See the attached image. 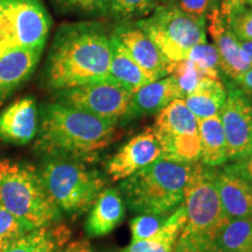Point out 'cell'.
I'll list each match as a JSON object with an SVG mask.
<instances>
[{"mask_svg": "<svg viewBox=\"0 0 252 252\" xmlns=\"http://www.w3.org/2000/svg\"><path fill=\"white\" fill-rule=\"evenodd\" d=\"M111 36L91 23L63 26L47 63V83L56 91L71 89L108 77Z\"/></svg>", "mask_w": 252, "mask_h": 252, "instance_id": "obj_1", "label": "cell"}, {"mask_svg": "<svg viewBox=\"0 0 252 252\" xmlns=\"http://www.w3.org/2000/svg\"><path fill=\"white\" fill-rule=\"evenodd\" d=\"M116 123L56 102L42 109L35 147L49 158L84 162L108 147L116 139Z\"/></svg>", "mask_w": 252, "mask_h": 252, "instance_id": "obj_2", "label": "cell"}, {"mask_svg": "<svg viewBox=\"0 0 252 252\" xmlns=\"http://www.w3.org/2000/svg\"><path fill=\"white\" fill-rule=\"evenodd\" d=\"M215 172L200 162L194 165L185 189L187 217L175 252H220V234L230 219L220 204Z\"/></svg>", "mask_w": 252, "mask_h": 252, "instance_id": "obj_3", "label": "cell"}, {"mask_svg": "<svg viewBox=\"0 0 252 252\" xmlns=\"http://www.w3.org/2000/svg\"><path fill=\"white\" fill-rule=\"evenodd\" d=\"M194 165L161 157L121 181L119 191L131 212L138 215H169L184 203Z\"/></svg>", "mask_w": 252, "mask_h": 252, "instance_id": "obj_4", "label": "cell"}, {"mask_svg": "<svg viewBox=\"0 0 252 252\" xmlns=\"http://www.w3.org/2000/svg\"><path fill=\"white\" fill-rule=\"evenodd\" d=\"M0 207L32 229L54 224L61 215L47 194L40 173L33 166L9 159L0 160Z\"/></svg>", "mask_w": 252, "mask_h": 252, "instance_id": "obj_5", "label": "cell"}, {"mask_svg": "<svg viewBox=\"0 0 252 252\" xmlns=\"http://www.w3.org/2000/svg\"><path fill=\"white\" fill-rule=\"evenodd\" d=\"M39 173L50 200L68 215L89 210L105 187L102 174L80 160L49 158Z\"/></svg>", "mask_w": 252, "mask_h": 252, "instance_id": "obj_6", "label": "cell"}, {"mask_svg": "<svg viewBox=\"0 0 252 252\" xmlns=\"http://www.w3.org/2000/svg\"><path fill=\"white\" fill-rule=\"evenodd\" d=\"M135 26L152 39L169 63L186 61L194 47L207 41L206 23L194 20L173 4L158 5Z\"/></svg>", "mask_w": 252, "mask_h": 252, "instance_id": "obj_7", "label": "cell"}, {"mask_svg": "<svg viewBox=\"0 0 252 252\" xmlns=\"http://www.w3.org/2000/svg\"><path fill=\"white\" fill-rule=\"evenodd\" d=\"M49 30V14L40 0H2L0 55L18 49H43Z\"/></svg>", "mask_w": 252, "mask_h": 252, "instance_id": "obj_8", "label": "cell"}, {"mask_svg": "<svg viewBox=\"0 0 252 252\" xmlns=\"http://www.w3.org/2000/svg\"><path fill=\"white\" fill-rule=\"evenodd\" d=\"M152 130L163 158L185 163L200 162L198 123L184 99L173 100L158 113Z\"/></svg>", "mask_w": 252, "mask_h": 252, "instance_id": "obj_9", "label": "cell"}, {"mask_svg": "<svg viewBox=\"0 0 252 252\" xmlns=\"http://www.w3.org/2000/svg\"><path fill=\"white\" fill-rule=\"evenodd\" d=\"M132 93L111 78L59 91V102L111 123L121 122Z\"/></svg>", "mask_w": 252, "mask_h": 252, "instance_id": "obj_10", "label": "cell"}, {"mask_svg": "<svg viewBox=\"0 0 252 252\" xmlns=\"http://www.w3.org/2000/svg\"><path fill=\"white\" fill-rule=\"evenodd\" d=\"M228 94L220 112L226 140L228 161H245L252 153V100L236 86H228Z\"/></svg>", "mask_w": 252, "mask_h": 252, "instance_id": "obj_11", "label": "cell"}, {"mask_svg": "<svg viewBox=\"0 0 252 252\" xmlns=\"http://www.w3.org/2000/svg\"><path fill=\"white\" fill-rule=\"evenodd\" d=\"M162 157V151L151 128L132 137L106 163L112 181H123Z\"/></svg>", "mask_w": 252, "mask_h": 252, "instance_id": "obj_12", "label": "cell"}, {"mask_svg": "<svg viewBox=\"0 0 252 252\" xmlns=\"http://www.w3.org/2000/svg\"><path fill=\"white\" fill-rule=\"evenodd\" d=\"M151 82L169 75V63L152 39L138 26H123L113 34Z\"/></svg>", "mask_w": 252, "mask_h": 252, "instance_id": "obj_13", "label": "cell"}, {"mask_svg": "<svg viewBox=\"0 0 252 252\" xmlns=\"http://www.w3.org/2000/svg\"><path fill=\"white\" fill-rule=\"evenodd\" d=\"M215 184L220 204L230 220L252 216V184L237 163L216 169Z\"/></svg>", "mask_w": 252, "mask_h": 252, "instance_id": "obj_14", "label": "cell"}, {"mask_svg": "<svg viewBox=\"0 0 252 252\" xmlns=\"http://www.w3.org/2000/svg\"><path fill=\"white\" fill-rule=\"evenodd\" d=\"M206 30L212 37L213 45L215 46L220 56V71L230 80H236L239 75L251 67L243 59L241 41L230 30L219 7L212 9L207 15Z\"/></svg>", "mask_w": 252, "mask_h": 252, "instance_id": "obj_15", "label": "cell"}, {"mask_svg": "<svg viewBox=\"0 0 252 252\" xmlns=\"http://www.w3.org/2000/svg\"><path fill=\"white\" fill-rule=\"evenodd\" d=\"M182 98L180 90L172 75L160 78L152 83L141 87L132 94L126 112L121 122L123 124L131 123L135 119L157 116L173 100ZM184 99V98H182Z\"/></svg>", "mask_w": 252, "mask_h": 252, "instance_id": "obj_16", "label": "cell"}, {"mask_svg": "<svg viewBox=\"0 0 252 252\" xmlns=\"http://www.w3.org/2000/svg\"><path fill=\"white\" fill-rule=\"evenodd\" d=\"M39 130V113L32 97H23L0 112V140L26 145Z\"/></svg>", "mask_w": 252, "mask_h": 252, "instance_id": "obj_17", "label": "cell"}, {"mask_svg": "<svg viewBox=\"0 0 252 252\" xmlns=\"http://www.w3.org/2000/svg\"><path fill=\"white\" fill-rule=\"evenodd\" d=\"M42 50L26 48L0 55V105L32 76Z\"/></svg>", "mask_w": 252, "mask_h": 252, "instance_id": "obj_18", "label": "cell"}, {"mask_svg": "<svg viewBox=\"0 0 252 252\" xmlns=\"http://www.w3.org/2000/svg\"><path fill=\"white\" fill-rule=\"evenodd\" d=\"M125 217V203L119 189L104 188L93 206L86 222V232L97 238L109 235Z\"/></svg>", "mask_w": 252, "mask_h": 252, "instance_id": "obj_19", "label": "cell"}, {"mask_svg": "<svg viewBox=\"0 0 252 252\" xmlns=\"http://www.w3.org/2000/svg\"><path fill=\"white\" fill-rule=\"evenodd\" d=\"M226 94L228 90L222 80L203 77L198 86L187 94L184 100L198 121L220 115L225 103Z\"/></svg>", "mask_w": 252, "mask_h": 252, "instance_id": "obj_20", "label": "cell"}, {"mask_svg": "<svg viewBox=\"0 0 252 252\" xmlns=\"http://www.w3.org/2000/svg\"><path fill=\"white\" fill-rule=\"evenodd\" d=\"M108 77L132 94L141 87L152 83L115 35L111 36V60Z\"/></svg>", "mask_w": 252, "mask_h": 252, "instance_id": "obj_21", "label": "cell"}, {"mask_svg": "<svg viewBox=\"0 0 252 252\" xmlns=\"http://www.w3.org/2000/svg\"><path fill=\"white\" fill-rule=\"evenodd\" d=\"M186 217V207L182 203L169 214L162 228L156 235L143 241L131 242L122 252H174Z\"/></svg>", "mask_w": 252, "mask_h": 252, "instance_id": "obj_22", "label": "cell"}, {"mask_svg": "<svg viewBox=\"0 0 252 252\" xmlns=\"http://www.w3.org/2000/svg\"><path fill=\"white\" fill-rule=\"evenodd\" d=\"M200 134V163L216 168L228 162L226 157V140L220 115L204 119H198Z\"/></svg>", "mask_w": 252, "mask_h": 252, "instance_id": "obj_23", "label": "cell"}, {"mask_svg": "<svg viewBox=\"0 0 252 252\" xmlns=\"http://www.w3.org/2000/svg\"><path fill=\"white\" fill-rule=\"evenodd\" d=\"M69 238L65 226H43L27 232L5 249V252H59Z\"/></svg>", "mask_w": 252, "mask_h": 252, "instance_id": "obj_24", "label": "cell"}, {"mask_svg": "<svg viewBox=\"0 0 252 252\" xmlns=\"http://www.w3.org/2000/svg\"><path fill=\"white\" fill-rule=\"evenodd\" d=\"M220 252H252V216L230 220L220 238Z\"/></svg>", "mask_w": 252, "mask_h": 252, "instance_id": "obj_25", "label": "cell"}, {"mask_svg": "<svg viewBox=\"0 0 252 252\" xmlns=\"http://www.w3.org/2000/svg\"><path fill=\"white\" fill-rule=\"evenodd\" d=\"M187 60L204 77L220 80V56L213 43L206 41L194 47Z\"/></svg>", "mask_w": 252, "mask_h": 252, "instance_id": "obj_26", "label": "cell"}, {"mask_svg": "<svg viewBox=\"0 0 252 252\" xmlns=\"http://www.w3.org/2000/svg\"><path fill=\"white\" fill-rule=\"evenodd\" d=\"M169 75L174 77L182 98L193 91L204 77L188 60L169 64Z\"/></svg>", "mask_w": 252, "mask_h": 252, "instance_id": "obj_27", "label": "cell"}, {"mask_svg": "<svg viewBox=\"0 0 252 252\" xmlns=\"http://www.w3.org/2000/svg\"><path fill=\"white\" fill-rule=\"evenodd\" d=\"M32 230L24 220L0 207V247L6 249Z\"/></svg>", "mask_w": 252, "mask_h": 252, "instance_id": "obj_28", "label": "cell"}, {"mask_svg": "<svg viewBox=\"0 0 252 252\" xmlns=\"http://www.w3.org/2000/svg\"><path fill=\"white\" fill-rule=\"evenodd\" d=\"M157 7L156 0H110L109 11L122 19L145 17Z\"/></svg>", "mask_w": 252, "mask_h": 252, "instance_id": "obj_29", "label": "cell"}, {"mask_svg": "<svg viewBox=\"0 0 252 252\" xmlns=\"http://www.w3.org/2000/svg\"><path fill=\"white\" fill-rule=\"evenodd\" d=\"M168 215H138L130 220L131 242L143 241L156 235L162 228Z\"/></svg>", "mask_w": 252, "mask_h": 252, "instance_id": "obj_30", "label": "cell"}, {"mask_svg": "<svg viewBox=\"0 0 252 252\" xmlns=\"http://www.w3.org/2000/svg\"><path fill=\"white\" fill-rule=\"evenodd\" d=\"M226 24L239 41H252V7L247 5L226 20Z\"/></svg>", "mask_w": 252, "mask_h": 252, "instance_id": "obj_31", "label": "cell"}, {"mask_svg": "<svg viewBox=\"0 0 252 252\" xmlns=\"http://www.w3.org/2000/svg\"><path fill=\"white\" fill-rule=\"evenodd\" d=\"M172 4L182 13L200 23H206L209 12L219 7L216 0H173Z\"/></svg>", "mask_w": 252, "mask_h": 252, "instance_id": "obj_32", "label": "cell"}, {"mask_svg": "<svg viewBox=\"0 0 252 252\" xmlns=\"http://www.w3.org/2000/svg\"><path fill=\"white\" fill-rule=\"evenodd\" d=\"M63 7L83 12V13H100L108 11L110 0H56Z\"/></svg>", "mask_w": 252, "mask_h": 252, "instance_id": "obj_33", "label": "cell"}, {"mask_svg": "<svg viewBox=\"0 0 252 252\" xmlns=\"http://www.w3.org/2000/svg\"><path fill=\"white\" fill-rule=\"evenodd\" d=\"M244 4V0H220V12L224 17L225 20L231 17L235 12H237L239 8H242Z\"/></svg>", "mask_w": 252, "mask_h": 252, "instance_id": "obj_34", "label": "cell"}, {"mask_svg": "<svg viewBox=\"0 0 252 252\" xmlns=\"http://www.w3.org/2000/svg\"><path fill=\"white\" fill-rule=\"evenodd\" d=\"M235 86L243 90L247 94H252V65L247 69L243 74L234 80Z\"/></svg>", "mask_w": 252, "mask_h": 252, "instance_id": "obj_35", "label": "cell"}, {"mask_svg": "<svg viewBox=\"0 0 252 252\" xmlns=\"http://www.w3.org/2000/svg\"><path fill=\"white\" fill-rule=\"evenodd\" d=\"M59 252H94V250L87 242L76 241L68 244L67 247L62 248Z\"/></svg>", "mask_w": 252, "mask_h": 252, "instance_id": "obj_36", "label": "cell"}, {"mask_svg": "<svg viewBox=\"0 0 252 252\" xmlns=\"http://www.w3.org/2000/svg\"><path fill=\"white\" fill-rule=\"evenodd\" d=\"M243 59L249 65H252V41H241Z\"/></svg>", "mask_w": 252, "mask_h": 252, "instance_id": "obj_37", "label": "cell"}, {"mask_svg": "<svg viewBox=\"0 0 252 252\" xmlns=\"http://www.w3.org/2000/svg\"><path fill=\"white\" fill-rule=\"evenodd\" d=\"M237 163V166H238V168H239V171H241V173L242 174H243L245 178L248 179L249 181L251 182L252 184V168H248V167H245L244 166V163H243V161H241V162H236Z\"/></svg>", "mask_w": 252, "mask_h": 252, "instance_id": "obj_38", "label": "cell"}, {"mask_svg": "<svg viewBox=\"0 0 252 252\" xmlns=\"http://www.w3.org/2000/svg\"><path fill=\"white\" fill-rule=\"evenodd\" d=\"M243 163L245 167H248V168H252V153L250 154V157L245 160V161H243Z\"/></svg>", "mask_w": 252, "mask_h": 252, "instance_id": "obj_39", "label": "cell"}, {"mask_svg": "<svg viewBox=\"0 0 252 252\" xmlns=\"http://www.w3.org/2000/svg\"><path fill=\"white\" fill-rule=\"evenodd\" d=\"M173 0H156L157 6L158 5H166V4H172Z\"/></svg>", "mask_w": 252, "mask_h": 252, "instance_id": "obj_40", "label": "cell"}, {"mask_svg": "<svg viewBox=\"0 0 252 252\" xmlns=\"http://www.w3.org/2000/svg\"><path fill=\"white\" fill-rule=\"evenodd\" d=\"M244 4L245 5H250L252 7V0H244Z\"/></svg>", "mask_w": 252, "mask_h": 252, "instance_id": "obj_41", "label": "cell"}, {"mask_svg": "<svg viewBox=\"0 0 252 252\" xmlns=\"http://www.w3.org/2000/svg\"><path fill=\"white\" fill-rule=\"evenodd\" d=\"M0 252H5V248L0 247Z\"/></svg>", "mask_w": 252, "mask_h": 252, "instance_id": "obj_42", "label": "cell"}, {"mask_svg": "<svg viewBox=\"0 0 252 252\" xmlns=\"http://www.w3.org/2000/svg\"><path fill=\"white\" fill-rule=\"evenodd\" d=\"M1 4H2V0H0V8H1Z\"/></svg>", "mask_w": 252, "mask_h": 252, "instance_id": "obj_43", "label": "cell"}, {"mask_svg": "<svg viewBox=\"0 0 252 252\" xmlns=\"http://www.w3.org/2000/svg\"><path fill=\"white\" fill-rule=\"evenodd\" d=\"M216 1H219V0H216Z\"/></svg>", "mask_w": 252, "mask_h": 252, "instance_id": "obj_44", "label": "cell"}, {"mask_svg": "<svg viewBox=\"0 0 252 252\" xmlns=\"http://www.w3.org/2000/svg\"><path fill=\"white\" fill-rule=\"evenodd\" d=\"M174 252H175V251H174Z\"/></svg>", "mask_w": 252, "mask_h": 252, "instance_id": "obj_45", "label": "cell"}]
</instances>
